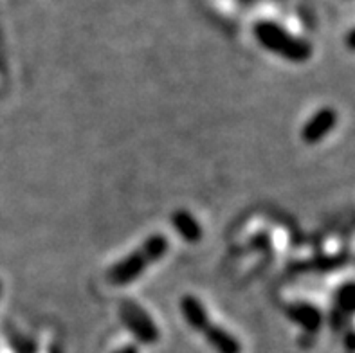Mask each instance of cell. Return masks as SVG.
I'll use <instances>...</instances> for the list:
<instances>
[{"instance_id": "obj_6", "label": "cell", "mask_w": 355, "mask_h": 353, "mask_svg": "<svg viewBox=\"0 0 355 353\" xmlns=\"http://www.w3.org/2000/svg\"><path fill=\"white\" fill-rule=\"evenodd\" d=\"M200 334L206 336L207 343L216 353H242L240 341L231 336L230 332H225L222 327H216V325L209 322Z\"/></svg>"}, {"instance_id": "obj_12", "label": "cell", "mask_w": 355, "mask_h": 353, "mask_svg": "<svg viewBox=\"0 0 355 353\" xmlns=\"http://www.w3.org/2000/svg\"><path fill=\"white\" fill-rule=\"evenodd\" d=\"M114 353H139V350H137V346L128 345V346H123L121 350H117V352H114Z\"/></svg>"}, {"instance_id": "obj_3", "label": "cell", "mask_w": 355, "mask_h": 353, "mask_svg": "<svg viewBox=\"0 0 355 353\" xmlns=\"http://www.w3.org/2000/svg\"><path fill=\"white\" fill-rule=\"evenodd\" d=\"M119 316L128 332L143 345H155L159 341V330L148 312L130 300H125L119 307Z\"/></svg>"}, {"instance_id": "obj_11", "label": "cell", "mask_w": 355, "mask_h": 353, "mask_svg": "<svg viewBox=\"0 0 355 353\" xmlns=\"http://www.w3.org/2000/svg\"><path fill=\"white\" fill-rule=\"evenodd\" d=\"M345 44H347L348 49L355 53V27L352 29V31H348V35L345 36Z\"/></svg>"}, {"instance_id": "obj_4", "label": "cell", "mask_w": 355, "mask_h": 353, "mask_svg": "<svg viewBox=\"0 0 355 353\" xmlns=\"http://www.w3.org/2000/svg\"><path fill=\"white\" fill-rule=\"evenodd\" d=\"M338 125V112L332 107L320 108L302 128V139L306 144L321 143Z\"/></svg>"}, {"instance_id": "obj_2", "label": "cell", "mask_w": 355, "mask_h": 353, "mask_svg": "<svg viewBox=\"0 0 355 353\" xmlns=\"http://www.w3.org/2000/svg\"><path fill=\"white\" fill-rule=\"evenodd\" d=\"M254 36L267 51L279 54L288 62L303 63L312 56V45L309 42L291 35L275 22H258L254 26Z\"/></svg>"}, {"instance_id": "obj_10", "label": "cell", "mask_w": 355, "mask_h": 353, "mask_svg": "<svg viewBox=\"0 0 355 353\" xmlns=\"http://www.w3.org/2000/svg\"><path fill=\"white\" fill-rule=\"evenodd\" d=\"M8 339L15 353H38V346H36L35 341L22 336L15 328H9L8 330Z\"/></svg>"}, {"instance_id": "obj_8", "label": "cell", "mask_w": 355, "mask_h": 353, "mask_svg": "<svg viewBox=\"0 0 355 353\" xmlns=\"http://www.w3.org/2000/svg\"><path fill=\"white\" fill-rule=\"evenodd\" d=\"M171 224L177 229V233L184 238L186 241H189V243H195V241H198L202 238L200 224H198L197 220H195L193 216H191V213H188V211H175V213L171 215Z\"/></svg>"}, {"instance_id": "obj_7", "label": "cell", "mask_w": 355, "mask_h": 353, "mask_svg": "<svg viewBox=\"0 0 355 353\" xmlns=\"http://www.w3.org/2000/svg\"><path fill=\"white\" fill-rule=\"evenodd\" d=\"M180 310H182V316H184L186 322L197 332H202L211 322L209 318H207L206 309H204L202 303L195 295H184L180 300Z\"/></svg>"}, {"instance_id": "obj_1", "label": "cell", "mask_w": 355, "mask_h": 353, "mask_svg": "<svg viewBox=\"0 0 355 353\" xmlns=\"http://www.w3.org/2000/svg\"><path fill=\"white\" fill-rule=\"evenodd\" d=\"M166 250L168 238L164 234H153L148 240H144L139 249L134 250L132 255L126 256L114 267H110L107 274L108 282L114 285H126V283L135 282L150 265H153L166 255Z\"/></svg>"}, {"instance_id": "obj_5", "label": "cell", "mask_w": 355, "mask_h": 353, "mask_svg": "<svg viewBox=\"0 0 355 353\" xmlns=\"http://www.w3.org/2000/svg\"><path fill=\"white\" fill-rule=\"evenodd\" d=\"M288 319L303 328L306 334H318L323 325V313L318 307L311 303H294L287 310Z\"/></svg>"}, {"instance_id": "obj_9", "label": "cell", "mask_w": 355, "mask_h": 353, "mask_svg": "<svg viewBox=\"0 0 355 353\" xmlns=\"http://www.w3.org/2000/svg\"><path fill=\"white\" fill-rule=\"evenodd\" d=\"M336 301L341 312L348 316L355 313V282H348L339 286V291L336 292Z\"/></svg>"}, {"instance_id": "obj_13", "label": "cell", "mask_w": 355, "mask_h": 353, "mask_svg": "<svg viewBox=\"0 0 355 353\" xmlns=\"http://www.w3.org/2000/svg\"><path fill=\"white\" fill-rule=\"evenodd\" d=\"M54 353H56V350H54Z\"/></svg>"}]
</instances>
